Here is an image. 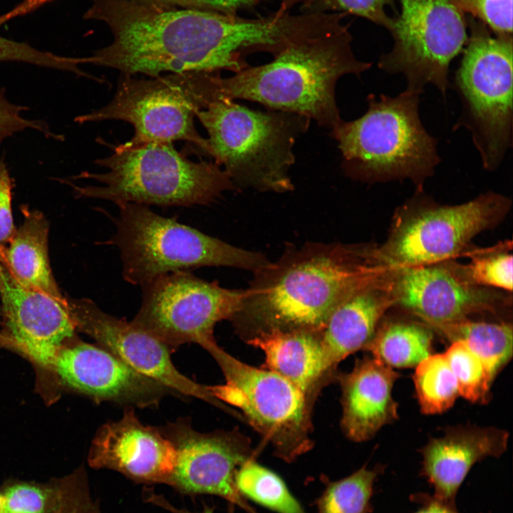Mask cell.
I'll return each instance as SVG.
<instances>
[{
	"instance_id": "obj_17",
	"label": "cell",
	"mask_w": 513,
	"mask_h": 513,
	"mask_svg": "<svg viewBox=\"0 0 513 513\" xmlns=\"http://www.w3.org/2000/svg\"><path fill=\"white\" fill-rule=\"evenodd\" d=\"M52 365L65 385L99 401L152 408L174 394L100 345L78 342L66 347L58 352Z\"/></svg>"
},
{
	"instance_id": "obj_38",
	"label": "cell",
	"mask_w": 513,
	"mask_h": 513,
	"mask_svg": "<svg viewBox=\"0 0 513 513\" xmlns=\"http://www.w3.org/2000/svg\"><path fill=\"white\" fill-rule=\"evenodd\" d=\"M12 182L4 160H0V249L6 246L16 230L11 206Z\"/></svg>"
},
{
	"instance_id": "obj_42",
	"label": "cell",
	"mask_w": 513,
	"mask_h": 513,
	"mask_svg": "<svg viewBox=\"0 0 513 513\" xmlns=\"http://www.w3.org/2000/svg\"><path fill=\"white\" fill-rule=\"evenodd\" d=\"M281 6L289 11L296 5H301L304 7H312L316 0H279Z\"/></svg>"
},
{
	"instance_id": "obj_9",
	"label": "cell",
	"mask_w": 513,
	"mask_h": 513,
	"mask_svg": "<svg viewBox=\"0 0 513 513\" xmlns=\"http://www.w3.org/2000/svg\"><path fill=\"white\" fill-rule=\"evenodd\" d=\"M202 347L225 378L224 384L209 386L212 395L239 409L272 446L275 455L291 462L311 449V398L280 375L233 357L216 340Z\"/></svg>"
},
{
	"instance_id": "obj_33",
	"label": "cell",
	"mask_w": 513,
	"mask_h": 513,
	"mask_svg": "<svg viewBox=\"0 0 513 513\" xmlns=\"http://www.w3.org/2000/svg\"><path fill=\"white\" fill-rule=\"evenodd\" d=\"M0 61H18L86 76L79 66L83 58L58 56L0 36Z\"/></svg>"
},
{
	"instance_id": "obj_12",
	"label": "cell",
	"mask_w": 513,
	"mask_h": 513,
	"mask_svg": "<svg viewBox=\"0 0 513 513\" xmlns=\"http://www.w3.org/2000/svg\"><path fill=\"white\" fill-rule=\"evenodd\" d=\"M401 13L389 32L392 49L378 66L389 74H403L406 90L420 94L427 84L445 95L450 86V62L466 44L467 19L455 0H400Z\"/></svg>"
},
{
	"instance_id": "obj_22",
	"label": "cell",
	"mask_w": 513,
	"mask_h": 513,
	"mask_svg": "<svg viewBox=\"0 0 513 513\" xmlns=\"http://www.w3.org/2000/svg\"><path fill=\"white\" fill-rule=\"evenodd\" d=\"M395 305L391 271L359 289L343 301L328 318L320 340L328 368L364 349L388 309Z\"/></svg>"
},
{
	"instance_id": "obj_24",
	"label": "cell",
	"mask_w": 513,
	"mask_h": 513,
	"mask_svg": "<svg viewBox=\"0 0 513 513\" xmlns=\"http://www.w3.org/2000/svg\"><path fill=\"white\" fill-rule=\"evenodd\" d=\"M22 212L23 222L1 258L20 284L65 301L50 265L48 221L38 211L24 208Z\"/></svg>"
},
{
	"instance_id": "obj_25",
	"label": "cell",
	"mask_w": 513,
	"mask_h": 513,
	"mask_svg": "<svg viewBox=\"0 0 513 513\" xmlns=\"http://www.w3.org/2000/svg\"><path fill=\"white\" fill-rule=\"evenodd\" d=\"M432 331L415 321H381L363 350L393 368L416 367L432 354Z\"/></svg>"
},
{
	"instance_id": "obj_32",
	"label": "cell",
	"mask_w": 513,
	"mask_h": 513,
	"mask_svg": "<svg viewBox=\"0 0 513 513\" xmlns=\"http://www.w3.org/2000/svg\"><path fill=\"white\" fill-rule=\"evenodd\" d=\"M512 255L500 249L472 254L471 261L463 266L469 279L483 287L512 291Z\"/></svg>"
},
{
	"instance_id": "obj_43",
	"label": "cell",
	"mask_w": 513,
	"mask_h": 513,
	"mask_svg": "<svg viewBox=\"0 0 513 513\" xmlns=\"http://www.w3.org/2000/svg\"><path fill=\"white\" fill-rule=\"evenodd\" d=\"M1 492H0V506H1Z\"/></svg>"
},
{
	"instance_id": "obj_15",
	"label": "cell",
	"mask_w": 513,
	"mask_h": 513,
	"mask_svg": "<svg viewBox=\"0 0 513 513\" xmlns=\"http://www.w3.org/2000/svg\"><path fill=\"white\" fill-rule=\"evenodd\" d=\"M159 429L176 450L175 470L168 485L185 494L218 496L248 513H257L238 492L234 483L238 467L254 458L244 437L234 432H201L185 418Z\"/></svg>"
},
{
	"instance_id": "obj_36",
	"label": "cell",
	"mask_w": 513,
	"mask_h": 513,
	"mask_svg": "<svg viewBox=\"0 0 513 513\" xmlns=\"http://www.w3.org/2000/svg\"><path fill=\"white\" fill-rule=\"evenodd\" d=\"M314 6L317 7L316 11H331L358 16L383 26L388 31L391 27L393 18L386 14L385 7L390 6L395 8L394 0H316Z\"/></svg>"
},
{
	"instance_id": "obj_21",
	"label": "cell",
	"mask_w": 513,
	"mask_h": 513,
	"mask_svg": "<svg viewBox=\"0 0 513 513\" xmlns=\"http://www.w3.org/2000/svg\"><path fill=\"white\" fill-rule=\"evenodd\" d=\"M399 377V373L373 356L358 360L352 370L340 376L341 428L349 440H370L398 418L392 390Z\"/></svg>"
},
{
	"instance_id": "obj_37",
	"label": "cell",
	"mask_w": 513,
	"mask_h": 513,
	"mask_svg": "<svg viewBox=\"0 0 513 513\" xmlns=\"http://www.w3.org/2000/svg\"><path fill=\"white\" fill-rule=\"evenodd\" d=\"M27 108L9 102L0 90V142L6 138L26 129L36 130L46 137L63 140V136L53 133L46 122L30 120L23 117L21 113Z\"/></svg>"
},
{
	"instance_id": "obj_39",
	"label": "cell",
	"mask_w": 513,
	"mask_h": 513,
	"mask_svg": "<svg viewBox=\"0 0 513 513\" xmlns=\"http://www.w3.org/2000/svg\"><path fill=\"white\" fill-rule=\"evenodd\" d=\"M259 0H195V9L226 14H237L242 9L252 7Z\"/></svg>"
},
{
	"instance_id": "obj_10",
	"label": "cell",
	"mask_w": 513,
	"mask_h": 513,
	"mask_svg": "<svg viewBox=\"0 0 513 513\" xmlns=\"http://www.w3.org/2000/svg\"><path fill=\"white\" fill-rule=\"evenodd\" d=\"M510 206L494 192L455 205L414 200L394 216L386 240L375 246L377 257L389 270L447 261L501 222Z\"/></svg>"
},
{
	"instance_id": "obj_2",
	"label": "cell",
	"mask_w": 513,
	"mask_h": 513,
	"mask_svg": "<svg viewBox=\"0 0 513 513\" xmlns=\"http://www.w3.org/2000/svg\"><path fill=\"white\" fill-rule=\"evenodd\" d=\"M388 271L375 246L291 244L277 259L252 272L229 321L247 338L270 330L321 333L343 301Z\"/></svg>"
},
{
	"instance_id": "obj_30",
	"label": "cell",
	"mask_w": 513,
	"mask_h": 513,
	"mask_svg": "<svg viewBox=\"0 0 513 513\" xmlns=\"http://www.w3.org/2000/svg\"><path fill=\"white\" fill-rule=\"evenodd\" d=\"M444 354L455 378L460 395L473 403H486L494 378L485 363L462 341L451 342Z\"/></svg>"
},
{
	"instance_id": "obj_4",
	"label": "cell",
	"mask_w": 513,
	"mask_h": 513,
	"mask_svg": "<svg viewBox=\"0 0 513 513\" xmlns=\"http://www.w3.org/2000/svg\"><path fill=\"white\" fill-rule=\"evenodd\" d=\"M95 163L104 172H81L97 185L74 186L76 195L110 201L160 207L207 205L235 190L228 173L214 162H194L172 143L132 138Z\"/></svg>"
},
{
	"instance_id": "obj_7",
	"label": "cell",
	"mask_w": 513,
	"mask_h": 513,
	"mask_svg": "<svg viewBox=\"0 0 513 513\" xmlns=\"http://www.w3.org/2000/svg\"><path fill=\"white\" fill-rule=\"evenodd\" d=\"M108 241L120 251L123 279L142 285L170 273L203 266L252 272L269 262L261 252L242 249L165 217L148 206L122 203Z\"/></svg>"
},
{
	"instance_id": "obj_28",
	"label": "cell",
	"mask_w": 513,
	"mask_h": 513,
	"mask_svg": "<svg viewBox=\"0 0 513 513\" xmlns=\"http://www.w3.org/2000/svg\"><path fill=\"white\" fill-rule=\"evenodd\" d=\"M413 383L420 410L427 415L450 409L460 396L445 354H431L415 367Z\"/></svg>"
},
{
	"instance_id": "obj_34",
	"label": "cell",
	"mask_w": 513,
	"mask_h": 513,
	"mask_svg": "<svg viewBox=\"0 0 513 513\" xmlns=\"http://www.w3.org/2000/svg\"><path fill=\"white\" fill-rule=\"evenodd\" d=\"M58 502L56 513H102L91 495L86 470L83 466L58 478Z\"/></svg>"
},
{
	"instance_id": "obj_5",
	"label": "cell",
	"mask_w": 513,
	"mask_h": 513,
	"mask_svg": "<svg viewBox=\"0 0 513 513\" xmlns=\"http://www.w3.org/2000/svg\"><path fill=\"white\" fill-rule=\"evenodd\" d=\"M419 95L406 89L395 97L370 94L363 115L331 130L348 177L366 183L410 179L421 187L433 175L440 158L420 119Z\"/></svg>"
},
{
	"instance_id": "obj_35",
	"label": "cell",
	"mask_w": 513,
	"mask_h": 513,
	"mask_svg": "<svg viewBox=\"0 0 513 513\" xmlns=\"http://www.w3.org/2000/svg\"><path fill=\"white\" fill-rule=\"evenodd\" d=\"M464 13L484 24L496 36H512V0H455Z\"/></svg>"
},
{
	"instance_id": "obj_26",
	"label": "cell",
	"mask_w": 513,
	"mask_h": 513,
	"mask_svg": "<svg viewBox=\"0 0 513 513\" xmlns=\"http://www.w3.org/2000/svg\"><path fill=\"white\" fill-rule=\"evenodd\" d=\"M431 329L451 342L464 341L485 363L494 378L512 358L511 324L473 321L467 318Z\"/></svg>"
},
{
	"instance_id": "obj_14",
	"label": "cell",
	"mask_w": 513,
	"mask_h": 513,
	"mask_svg": "<svg viewBox=\"0 0 513 513\" xmlns=\"http://www.w3.org/2000/svg\"><path fill=\"white\" fill-rule=\"evenodd\" d=\"M76 329L93 338L138 373L163 385L175 395L195 398L229 413L231 410L212 395L209 386L180 373L171 358L170 349L132 321L101 310L88 299L66 298Z\"/></svg>"
},
{
	"instance_id": "obj_31",
	"label": "cell",
	"mask_w": 513,
	"mask_h": 513,
	"mask_svg": "<svg viewBox=\"0 0 513 513\" xmlns=\"http://www.w3.org/2000/svg\"><path fill=\"white\" fill-rule=\"evenodd\" d=\"M0 513H56L58 478L37 482L10 478L0 486Z\"/></svg>"
},
{
	"instance_id": "obj_23",
	"label": "cell",
	"mask_w": 513,
	"mask_h": 513,
	"mask_svg": "<svg viewBox=\"0 0 513 513\" xmlns=\"http://www.w3.org/2000/svg\"><path fill=\"white\" fill-rule=\"evenodd\" d=\"M265 356V368L286 378L309 397L314 396L331 370L322 349L320 333L270 330L247 338Z\"/></svg>"
},
{
	"instance_id": "obj_27",
	"label": "cell",
	"mask_w": 513,
	"mask_h": 513,
	"mask_svg": "<svg viewBox=\"0 0 513 513\" xmlns=\"http://www.w3.org/2000/svg\"><path fill=\"white\" fill-rule=\"evenodd\" d=\"M234 483L243 497L275 513H306L284 481L254 458L238 467Z\"/></svg>"
},
{
	"instance_id": "obj_6",
	"label": "cell",
	"mask_w": 513,
	"mask_h": 513,
	"mask_svg": "<svg viewBox=\"0 0 513 513\" xmlns=\"http://www.w3.org/2000/svg\"><path fill=\"white\" fill-rule=\"evenodd\" d=\"M206 129L210 156L236 188L286 193L294 189L289 172L294 146L311 120L269 109H250L229 98L218 99L196 112Z\"/></svg>"
},
{
	"instance_id": "obj_29",
	"label": "cell",
	"mask_w": 513,
	"mask_h": 513,
	"mask_svg": "<svg viewBox=\"0 0 513 513\" xmlns=\"http://www.w3.org/2000/svg\"><path fill=\"white\" fill-rule=\"evenodd\" d=\"M384 467H363L341 480L329 482L318 499V513H370L374 483Z\"/></svg>"
},
{
	"instance_id": "obj_20",
	"label": "cell",
	"mask_w": 513,
	"mask_h": 513,
	"mask_svg": "<svg viewBox=\"0 0 513 513\" xmlns=\"http://www.w3.org/2000/svg\"><path fill=\"white\" fill-rule=\"evenodd\" d=\"M509 433L492 427L472 425L451 427L430 439L420 450L421 475L432 485L436 500L456 508V497L475 464L507 450Z\"/></svg>"
},
{
	"instance_id": "obj_41",
	"label": "cell",
	"mask_w": 513,
	"mask_h": 513,
	"mask_svg": "<svg viewBox=\"0 0 513 513\" xmlns=\"http://www.w3.org/2000/svg\"><path fill=\"white\" fill-rule=\"evenodd\" d=\"M135 1L170 6L195 9V0H133Z\"/></svg>"
},
{
	"instance_id": "obj_13",
	"label": "cell",
	"mask_w": 513,
	"mask_h": 513,
	"mask_svg": "<svg viewBox=\"0 0 513 513\" xmlns=\"http://www.w3.org/2000/svg\"><path fill=\"white\" fill-rule=\"evenodd\" d=\"M141 288V305L131 321L172 352L186 343L202 346L215 340V326L232 318L243 294V289L222 287L188 271L160 276Z\"/></svg>"
},
{
	"instance_id": "obj_3",
	"label": "cell",
	"mask_w": 513,
	"mask_h": 513,
	"mask_svg": "<svg viewBox=\"0 0 513 513\" xmlns=\"http://www.w3.org/2000/svg\"><path fill=\"white\" fill-rule=\"evenodd\" d=\"M348 25L288 46L272 61L215 77L216 99H243L269 109L304 115L330 130L342 120L335 90L347 74L359 76L371 63L358 60Z\"/></svg>"
},
{
	"instance_id": "obj_8",
	"label": "cell",
	"mask_w": 513,
	"mask_h": 513,
	"mask_svg": "<svg viewBox=\"0 0 513 513\" xmlns=\"http://www.w3.org/2000/svg\"><path fill=\"white\" fill-rule=\"evenodd\" d=\"M467 25L470 35L454 80L462 103L455 127L470 132L484 168L494 171L512 142V36L493 37L472 16Z\"/></svg>"
},
{
	"instance_id": "obj_16",
	"label": "cell",
	"mask_w": 513,
	"mask_h": 513,
	"mask_svg": "<svg viewBox=\"0 0 513 513\" xmlns=\"http://www.w3.org/2000/svg\"><path fill=\"white\" fill-rule=\"evenodd\" d=\"M445 262L391 270L395 304L430 328L472 314L494 311L501 297L472 283L463 266Z\"/></svg>"
},
{
	"instance_id": "obj_1",
	"label": "cell",
	"mask_w": 513,
	"mask_h": 513,
	"mask_svg": "<svg viewBox=\"0 0 513 513\" xmlns=\"http://www.w3.org/2000/svg\"><path fill=\"white\" fill-rule=\"evenodd\" d=\"M86 19L106 24L113 40L87 57L88 63L122 75L237 73L253 52H273L280 38L276 19H245L192 8L133 0H91Z\"/></svg>"
},
{
	"instance_id": "obj_11",
	"label": "cell",
	"mask_w": 513,
	"mask_h": 513,
	"mask_svg": "<svg viewBox=\"0 0 513 513\" xmlns=\"http://www.w3.org/2000/svg\"><path fill=\"white\" fill-rule=\"evenodd\" d=\"M208 105L204 72L135 78L122 75L113 99L103 107L80 115L79 123L123 120L135 130L133 138L172 143L185 140L210 155L207 139L197 132L196 112Z\"/></svg>"
},
{
	"instance_id": "obj_19",
	"label": "cell",
	"mask_w": 513,
	"mask_h": 513,
	"mask_svg": "<svg viewBox=\"0 0 513 513\" xmlns=\"http://www.w3.org/2000/svg\"><path fill=\"white\" fill-rule=\"evenodd\" d=\"M0 299L6 328L19 348L42 365L52 364L76 331L66 300L22 285L1 257Z\"/></svg>"
},
{
	"instance_id": "obj_18",
	"label": "cell",
	"mask_w": 513,
	"mask_h": 513,
	"mask_svg": "<svg viewBox=\"0 0 513 513\" xmlns=\"http://www.w3.org/2000/svg\"><path fill=\"white\" fill-rule=\"evenodd\" d=\"M88 462L93 468L115 470L138 483L169 484L176 450L159 428L144 425L134 408L125 407L119 420L99 428Z\"/></svg>"
},
{
	"instance_id": "obj_40",
	"label": "cell",
	"mask_w": 513,
	"mask_h": 513,
	"mask_svg": "<svg viewBox=\"0 0 513 513\" xmlns=\"http://www.w3.org/2000/svg\"><path fill=\"white\" fill-rule=\"evenodd\" d=\"M414 497L415 501L421 504V507L414 513H459L457 508L447 506L429 494L420 493Z\"/></svg>"
}]
</instances>
